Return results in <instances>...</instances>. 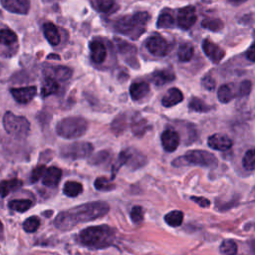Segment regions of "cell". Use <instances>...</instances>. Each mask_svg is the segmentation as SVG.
<instances>
[{
  "mask_svg": "<svg viewBox=\"0 0 255 255\" xmlns=\"http://www.w3.org/2000/svg\"><path fill=\"white\" fill-rule=\"evenodd\" d=\"M202 50L207 58L214 64H218L225 55V52L218 45L211 42L209 39L203 40Z\"/></svg>",
  "mask_w": 255,
  "mask_h": 255,
  "instance_id": "cell-12",
  "label": "cell"
},
{
  "mask_svg": "<svg viewBox=\"0 0 255 255\" xmlns=\"http://www.w3.org/2000/svg\"><path fill=\"white\" fill-rule=\"evenodd\" d=\"M59 88H60L59 83L56 79H54L52 77H47L43 84V87L41 90V95H42V97H48L50 95L57 93Z\"/></svg>",
  "mask_w": 255,
  "mask_h": 255,
  "instance_id": "cell-27",
  "label": "cell"
},
{
  "mask_svg": "<svg viewBox=\"0 0 255 255\" xmlns=\"http://www.w3.org/2000/svg\"><path fill=\"white\" fill-rule=\"evenodd\" d=\"M112 130L115 134L119 135L121 133H123L127 128H128V119L126 115H120L118 116L112 123L111 125Z\"/></svg>",
  "mask_w": 255,
  "mask_h": 255,
  "instance_id": "cell-30",
  "label": "cell"
},
{
  "mask_svg": "<svg viewBox=\"0 0 255 255\" xmlns=\"http://www.w3.org/2000/svg\"><path fill=\"white\" fill-rule=\"evenodd\" d=\"M32 206V201L29 199H13L9 201L8 207L17 212H25Z\"/></svg>",
  "mask_w": 255,
  "mask_h": 255,
  "instance_id": "cell-32",
  "label": "cell"
},
{
  "mask_svg": "<svg viewBox=\"0 0 255 255\" xmlns=\"http://www.w3.org/2000/svg\"><path fill=\"white\" fill-rule=\"evenodd\" d=\"M40 226V219L37 216H30L23 222V229L28 233L35 232Z\"/></svg>",
  "mask_w": 255,
  "mask_h": 255,
  "instance_id": "cell-39",
  "label": "cell"
},
{
  "mask_svg": "<svg viewBox=\"0 0 255 255\" xmlns=\"http://www.w3.org/2000/svg\"><path fill=\"white\" fill-rule=\"evenodd\" d=\"M91 58L94 63L102 64L107 57V48L105 44L100 40H93L90 43Z\"/></svg>",
  "mask_w": 255,
  "mask_h": 255,
  "instance_id": "cell-17",
  "label": "cell"
},
{
  "mask_svg": "<svg viewBox=\"0 0 255 255\" xmlns=\"http://www.w3.org/2000/svg\"><path fill=\"white\" fill-rule=\"evenodd\" d=\"M94 185H95L96 189L100 190V191H111V190L116 188V185L114 184L113 179H109V178L104 177V176L98 177L95 180Z\"/></svg>",
  "mask_w": 255,
  "mask_h": 255,
  "instance_id": "cell-35",
  "label": "cell"
},
{
  "mask_svg": "<svg viewBox=\"0 0 255 255\" xmlns=\"http://www.w3.org/2000/svg\"><path fill=\"white\" fill-rule=\"evenodd\" d=\"M196 13L195 8L193 6H186L180 8L177 11L176 15V23L179 28L183 30H187L193 26L196 21Z\"/></svg>",
  "mask_w": 255,
  "mask_h": 255,
  "instance_id": "cell-10",
  "label": "cell"
},
{
  "mask_svg": "<svg viewBox=\"0 0 255 255\" xmlns=\"http://www.w3.org/2000/svg\"><path fill=\"white\" fill-rule=\"evenodd\" d=\"M161 145L165 151L172 152L174 151L179 144V135L173 129H165L160 136Z\"/></svg>",
  "mask_w": 255,
  "mask_h": 255,
  "instance_id": "cell-16",
  "label": "cell"
},
{
  "mask_svg": "<svg viewBox=\"0 0 255 255\" xmlns=\"http://www.w3.org/2000/svg\"><path fill=\"white\" fill-rule=\"evenodd\" d=\"M188 108L190 111L197 112V113H206L212 109V107L205 104L201 99L193 97L188 104Z\"/></svg>",
  "mask_w": 255,
  "mask_h": 255,
  "instance_id": "cell-34",
  "label": "cell"
},
{
  "mask_svg": "<svg viewBox=\"0 0 255 255\" xmlns=\"http://www.w3.org/2000/svg\"><path fill=\"white\" fill-rule=\"evenodd\" d=\"M43 31H44L45 38L48 40V42L51 45L56 46L60 43L61 37H60L59 30L53 23H50V22L45 23L43 25Z\"/></svg>",
  "mask_w": 255,
  "mask_h": 255,
  "instance_id": "cell-24",
  "label": "cell"
},
{
  "mask_svg": "<svg viewBox=\"0 0 255 255\" xmlns=\"http://www.w3.org/2000/svg\"><path fill=\"white\" fill-rule=\"evenodd\" d=\"M131 128H132V131L135 135L137 136H141L144 132H145V129H146V123L143 121V120H137V121H134L132 124H131Z\"/></svg>",
  "mask_w": 255,
  "mask_h": 255,
  "instance_id": "cell-43",
  "label": "cell"
},
{
  "mask_svg": "<svg viewBox=\"0 0 255 255\" xmlns=\"http://www.w3.org/2000/svg\"><path fill=\"white\" fill-rule=\"evenodd\" d=\"M190 199L194 201L196 204H198L201 207H208L210 205V202L207 198L201 197V196H191Z\"/></svg>",
  "mask_w": 255,
  "mask_h": 255,
  "instance_id": "cell-47",
  "label": "cell"
},
{
  "mask_svg": "<svg viewBox=\"0 0 255 255\" xmlns=\"http://www.w3.org/2000/svg\"><path fill=\"white\" fill-rule=\"evenodd\" d=\"M219 250L222 255H236L237 254V244L234 240L225 239L221 242Z\"/></svg>",
  "mask_w": 255,
  "mask_h": 255,
  "instance_id": "cell-36",
  "label": "cell"
},
{
  "mask_svg": "<svg viewBox=\"0 0 255 255\" xmlns=\"http://www.w3.org/2000/svg\"><path fill=\"white\" fill-rule=\"evenodd\" d=\"M193 53H194V49H193L192 45H190L188 43H183L178 48L177 56H178L179 61L188 62L191 60Z\"/></svg>",
  "mask_w": 255,
  "mask_h": 255,
  "instance_id": "cell-33",
  "label": "cell"
},
{
  "mask_svg": "<svg viewBox=\"0 0 255 255\" xmlns=\"http://www.w3.org/2000/svg\"><path fill=\"white\" fill-rule=\"evenodd\" d=\"M246 57L249 61L251 62H255V42L250 46V48L248 49L247 53H246Z\"/></svg>",
  "mask_w": 255,
  "mask_h": 255,
  "instance_id": "cell-48",
  "label": "cell"
},
{
  "mask_svg": "<svg viewBox=\"0 0 255 255\" xmlns=\"http://www.w3.org/2000/svg\"><path fill=\"white\" fill-rule=\"evenodd\" d=\"M145 162H146V158L140 151H138L134 148L125 149L119 154L118 160L113 166L112 178L115 177L119 168L124 164L128 165V167H130L132 169H136V168H139L142 165H144Z\"/></svg>",
  "mask_w": 255,
  "mask_h": 255,
  "instance_id": "cell-7",
  "label": "cell"
},
{
  "mask_svg": "<svg viewBox=\"0 0 255 255\" xmlns=\"http://www.w3.org/2000/svg\"><path fill=\"white\" fill-rule=\"evenodd\" d=\"M207 143L212 149L225 151L232 146L233 141L229 136L224 133H214L208 137Z\"/></svg>",
  "mask_w": 255,
  "mask_h": 255,
  "instance_id": "cell-13",
  "label": "cell"
},
{
  "mask_svg": "<svg viewBox=\"0 0 255 255\" xmlns=\"http://www.w3.org/2000/svg\"><path fill=\"white\" fill-rule=\"evenodd\" d=\"M17 43L18 38L15 32L7 28L0 29V47H5L6 49H9L12 53V49L16 50Z\"/></svg>",
  "mask_w": 255,
  "mask_h": 255,
  "instance_id": "cell-18",
  "label": "cell"
},
{
  "mask_svg": "<svg viewBox=\"0 0 255 255\" xmlns=\"http://www.w3.org/2000/svg\"><path fill=\"white\" fill-rule=\"evenodd\" d=\"M3 230H4V228H3V223H2L1 220H0V240L2 239V236H3Z\"/></svg>",
  "mask_w": 255,
  "mask_h": 255,
  "instance_id": "cell-50",
  "label": "cell"
},
{
  "mask_svg": "<svg viewBox=\"0 0 255 255\" xmlns=\"http://www.w3.org/2000/svg\"><path fill=\"white\" fill-rule=\"evenodd\" d=\"M164 221L171 227L180 226L183 221V213L180 210H171L164 215Z\"/></svg>",
  "mask_w": 255,
  "mask_h": 255,
  "instance_id": "cell-29",
  "label": "cell"
},
{
  "mask_svg": "<svg viewBox=\"0 0 255 255\" xmlns=\"http://www.w3.org/2000/svg\"><path fill=\"white\" fill-rule=\"evenodd\" d=\"M63 192L69 197H76L83 192V185L78 181H67L64 184Z\"/></svg>",
  "mask_w": 255,
  "mask_h": 255,
  "instance_id": "cell-28",
  "label": "cell"
},
{
  "mask_svg": "<svg viewBox=\"0 0 255 255\" xmlns=\"http://www.w3.org/2000/svg\"><path fill=\"white\" fill-rule=\"evenodd\" d=\"M88 122L83 117L72 116L61 120L56 126L57 134L61 137L73 139L82 136L88 129Z\"/></svg>",
  "mask_w": 255,
  "mask_h": 255,
  "instance_id": "cell-5",
  "label": "cell"
},
{
  "mask_svg": "<svg viewBox=\"0 0 255 255\" xmlns=\"http://www.w3.org/2000/svg\"><path fill=\"white\" fill-rule=\"evenodd\" d=\"M52 71V78L56 79L57 81H67L72 76V70L68 67L58 66L51 69Z\"/></svg>",
  "mask_w": 255,
  "mask_h": 255,
  "instance_id": "cell-31",
  "label": "cell"
},
{
  "mask_svg": "<svg viewBox=\"0 0 255 255\" xmlns=\"http://www.w3.org/2000/svg\"><path fill=\"white\" fill-rule=\"evenodd\" d=\"M46 166L44 164H40L38 166H36L30 174V182L31 183H35L37 182L41 177H43L45 171H46Z\"/></svg>",
  "mask_w": 255,
  "mask_h": 255,
  "instance_id": "cell-42",
  "label": "cell"
},
{
  "mask_svg": "<svg viewBox=\"0 0 255 255\" xmlns=\"http://www.w3.org/2000/svg\"><path fill=\"white\" fill-rule=\"evenodd\" d=\"M111 158V152L108 150H102L98 153H96L93 157L90 159L91 164H102L107 161H109Z\"/></svg>",
  "mask_w": 255,
  "mask_h": 255,
  "instance_id": "cell-40",
  "label": "cell"
},
{
  "mask_svg": "<svg viewBox=\"0 0 255 255\" xmlns=\"http://www.w3.org/2000/svg\"><path fill=\"white\" fill-rule=\"evenodd\" d=\"M1 5L7 11L25 15L30 9V0H0Z\"/></svg>",
  "mask_w": 255,
  "mask_h": 255,
  "instance_id": "cell-15",
  "label": "cell"
},
{
  "mask_svg": "<svg viewBox=\"0 0 255 255\" xmlns=\"http://www.w3.org/2000/svg\"><path fill=\"white\" fill-rule=\"evenodd\" d=\"M157 28H172L175 26V19L173 16V11L169 8H164L157 18L156 22Z\"/></svg>",
  "mask_w": 255,
  "mask_h": 255,
  "instance_id": "cell-23",
  "label": "cell"
},
{
  "mask_svg": "<svg viewBox=\"0 0 255 255\" xmlns=\"http://www.w3.org/2000/svg\"><path fill=\"white\" fill-rule=\"evenodd\" d=\"M149 18L150 16L147 12H136L132 15L119 18L115 22V28L119 33L135 40L144 33Z\"/></svg>",
  "mask_w": 255,
  "mask_h": 255,
  "instance_id": "cell-3",
  "label": "cell"
},
{
  "mask_svg": "<svg viewBox=\"0 0 255 255\" xmlns=\"http://www.w3.org/2000/svg\"><path fill=\"white\" fill-rule=\"evenodd\" d=\"M149 93V85L146 82H135L129 87V95L133 101L144 98Z\"/></svg>",
  "mask_w": 255,
  "mask_h": 255,
  "instance_id": "cell-22",
  "label": "cell"
},
{
  "mask_svg": "<svg viewBox=\"0 0 255 255\" xmlns=\"http://www.w3.org/2000/svg\"><path fill=\"white\" fill-rule=\"evenodd\" d=\"M22 185H23V182L18 178L2 180V181H0V195L2 197H5L10 192L19 189Z\"/></svg>",
  "mask_w": 255,
  "mask_h": 255,
  "instance_id": "cell-25",
  "label": "cell"
},
{
  "mask_svg": "<svg viewBox=\"0 0 255 255\" xmlns=\"http://www.w3.org/2000/svg\"><path fill=\"white\" fill-rule=\"evenodd\" d=\"M175 79V75L170 69L158 70L152 73L151 81L155 86H163L167 83L172 82Z\"/></svg>",
  "mask_w": 255,
  "mask_h": 255,
  "instance_id": "cell-21",
  "label": "cell"
},
{
  "mask_svg": "<svg viewBox=\"0 0 255 255\" xmlns=\"http://www.w3.org/2000/svg\"><path fill=\"white\" fill-rule=\"evenodd\" d=\"M251 88H252V84L250 81L245 80L243 82L240 83L239 87H238V91H237V96L238 97H245L248 96L251 92Z\"/></svg>",
  "mask_w": 255,
  "mask_h": 255,
  "instance_id": "cell-45",
  "label": "cell"
},
{
  "mask_svg": "<svg viewBox=\"0 0 255 255\" xmlns=\"http://www.w3.org/2000/svg\"><path fill=\"white\" fill-rule=\"evenodd\" d=\"M130 218L133 223H139L143 220V209L141 206H133L130 210Z\"/></svg>",
  "mask_w": 255,
  "mask_h": 255,
  "instance_id": "cell-44",
  "label": "cell"
},
{
  "mask_svg": "<svg viewBox=\"0 0 255 255\" xmlns=\"http://www.w3.org/2000/svg\"><path fill=\"white\" fill-rule=\"evenodd\" d=\"M189 164L203 167H215L218 164V159L213 153L207 150L191 149L187 150L183 155L178 156L172 161V165L176 167Z\"/></svg>",
  "mask_w": 255,
  "mask_h": 255,
  "instance_id": "cell-4",
  "label": "cell"
},
{
  "mask_svg": "<svg viewBox=\"0 0 255 255\" xmlns=\"http://www.w3.org/2000/svg\"><path fill=\"white\" fill-rule=\"evenodd\" d=\"M250 246H251L252 250L255 252V240H252V241L250 242Z\"/></svg>",
  "mask_w": 255,
  "mask_h": 255,
  "instance_id": "cell-51",
  "label": "cell"
},
{
  "mask_svg": "<svg viewBox=\"0 0 255 255\" xmlns=\"http://www.w3.org/2000/svg\"><path fill=\"white\" fill-rule=\"evenodd\" d=\"M115 5V0H96V7L98 8V10L104 13H109L114 10Z\"/></svg>",
  "mask_w": 255,
  "mask_h": 255,
  "instance_id": "cell-41",
  "label": "cell"
},
{
  "mask_svg": "<svg viewBox=\"0 0 255 255\" xmlns=\"http://www.w3.org/2000/svg\"><path fill=\"white\" fill-rule=\"evenodd\" d=\"M247 0H227L228 3L234 5V6H238V5H241L243 3H245Z\"/></svg>",
  "mask_w": 255,
  "mask_h": 255,
  "instance_id": "cell-49",
  "label": "cell"
},
{
  "mask_svg": "<svg viewBox=\"0 0 255 255\" xmlns=\"http://www.w3.org/2000/svg\"><path fill=\"white\" fill-rule=\"evenodd\" d=\"M10 92L17 103L28 104L36 96L37 89L34 86H29V87H23V88H13L11 89Z\"/></svg>",
  "mask_w": 255,
  "mask_h": 255,
  "instance_id": "cell-14",
  "label": "cell"
},
{
  "mask_svg": "<svg viewBox=\"0 0 255 255\" xmlns=\"http://www.w3.org/2000/svg\"><path fill=\"white\" fill-rule=\"evenodd\" d=\"M61 175H62V170L60 168L56 166H51L46 169L42 177V182L47 187H55L58 185Z\"/></svg>",
  "mask_w": 255,
  "mask_h": 255,
  "instance_id": "cell-19",
  "label": "cell"
},
{
  "mask_svg": "<svg viewBox=\"0 0 255 255\" xmlns=\"http://www.w3.org/2000/svg\"><path fill=\"white\" fill-rule=\"evenodd\" d=\"M93 151V144L88 141H75L61 147L60 153L63 158L76 160L88 157Z\"/></svg>",
  "mask_w": 255,
  "mask_h": 255,
  "instance_id": "cell-8",
  "label": "cell"
},
{
  "mask_svg": "<svg viewBox=\"0 0 255 255\" xmlns=\"http://www.w3.org/2000/svg\"><path fill=\"white\" fill-rule=\"evenodd\" d=\"M235 96H236V94L234 92V89L229 84L222 85L217 91V98H218L219 102H221L223 104L229 103Z\"/></svg>",
  "mask_w": 255,
  "mask_h": 255,
  "instance_id": "cell-26",
  "label": "cell"
},
{
  "mask_svg": "<svg viewBox=\"0 0 255 255\" xmlns=\"http://www.w3.org/2000/svg\"><path fill=\"white\" fill-rule=\"evenodd\" d=\"M109 210L110 205L105 201L83 203L60 212L54 220V225L62 231H67L80 223L93 221L103 217L108 214Z\"/></svg>",
  "mask_w": 255,
  "mask_h": 255,
  "instance_id": "cell-1",
  "label": "cell"
},
{
  "mask_svg": "<svg viewBox=\"0 0 255 255\" xmlns=\"http://www.w3.org/2000/svg\"><path fill=\"white\" fill-rule=\"evenodd\" d=\"M201 26L203 28H205V29L210 30V31L217 32V31H220L224 27V24H223V22L220 19H217V18H206V19L202 20Z\"/></svg>",
  "mask_w": 255,
  "mask_h": 255,
  "instance_id": "cell-37",
  "label": "cell"
},
{
  "mask_svg": "<svg viewBox=\"0 0 255 255\" xmlns=\"http://www.w3.org/2000/svg\"><path fill=\"white\" fill-rule=\"evenodd\" d=\"M183 100L182 92L177 88H170L161 99V104L163 107L170 108L179 104Z\"/></svg>",
  "mask_w": 255,
  "mask_h": 255,
  "instance_id": "cell-20",
  "label": "cell"
},
{
  "mask_svg": "<svg viewBox=\"0 0 255 255\" xmlns=\"http://www.w3.org/2000/svg\"><path fill=\"white\" fill-rule=\"evenodd\" d=\"M147 51L156 57H164L169 52V44L158 34H153L145 41Z\"/></svg>",
  "mask_w": 255,
  "mask_h": 255,
  "instance_id": "cell-9",
  "label": "cell"
},
{
  "mask_svg": "<svg viewBox=\"0 0 255 255\" xmlns=\"http://www.w3.org/2000/svg\"><path fill=\"white\" fill-rule=\"evenodd\" d=\"M201 85H202V87H203L204 89H206V90H208V91H212V90H214L216 83H215V80H214L211 76L206 75V76H204V77L202 78V80H201Z\"/></svg>",
  "mask_w": 255,
  "mask_h": 255,
  "instance_id": "cell-46",
  "label": "cell"
},
{
  "mask_svg": "<svg viewBox=\"0 0 255 255\" xmlns=\"http://www.w3.org/2000/svg\"><path fill=\"white\" fill-rule=\"evenodd\" d=\"M242 165L248 171L255 169V148H250L245 152L242 158Z\"/></svg>",
  "mask_w": 255,
  "mask_h": 255,
  "instance_id": "cell-38",
  "label": "cell"
},
{
  "mask_svg": "<svg viewBox=\"0 0 255 255\" xmlns=\"http://www.w3.org/2000/svg\"><path fill=\"white\" fill-rule=\"evenodd\" d=\"M117 45L120 53L122 54L125 61L133 68H138V62L136 59V48L130 43L117 39Z\"/></svg>",
  "mask_w": 255,
  "mask_h": 255,
  "instance_id": "cell-11",
  "label": "cell"
},
{
  "mask_svg": "<svg viewBox=\"0 0 255 255\" xmlns=\"http://www.w3.org/2000/svg\"><path fill=\"white\" fill-rule=\"evenodd\" d=\"M116 230L109 225H97L83 229L79 233V241L93 249L106 248L114 243Z\"/></svg>",
  "mask_w": 255,
  "mask_h": 255,
  "instance_id": "cell-2",
  "label": "cell"
},
{
  "mask_svg": "<svg viewBox=\"0 0 255 255\" xmlns=\"http://www.w3.org/2000/svg\"><path fill=\"white\" fill-rule=\"evenodd\" d=\"M3 127L8 134L16 138H25L30 130L29 121L22 116L6 112L3 117Z\"/></svg>",
  "mask_w": 255,
  "mask_h": 255,
  "instance_id": "cell-6",
  "label": "cell"
}]
</instances>
